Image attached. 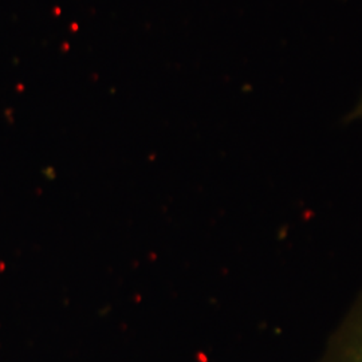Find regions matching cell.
I'll return each instance as SVG.
<instances>
[{"label": "cell", "mask_w": 362, "mask_h": 362, "mask_svg": "<svg viewBox=\"0 0 362 362\" xmlns=\"http://www.w3.org/2000/svg\"><path fill=\"white\" fill-rule=\"evenodd\" d=\"M317 362H362V291L329 337Z\"/></svg>", "instance_id": "1"}, {"label": "cell", "mask_w": 362, "mask_h": 362, "mask_svg": "<svg viewBox=\"0 0 362 362\" xmlns=\"http://www.w3.org/2000/svg\"><path fill=\"white\" fill-rule=\"evenodd\" d=\"M358 118H362V97L349 115V119H351V121L358 119Z\"/></svg>", "instance_id": "2"}]
</instances>
